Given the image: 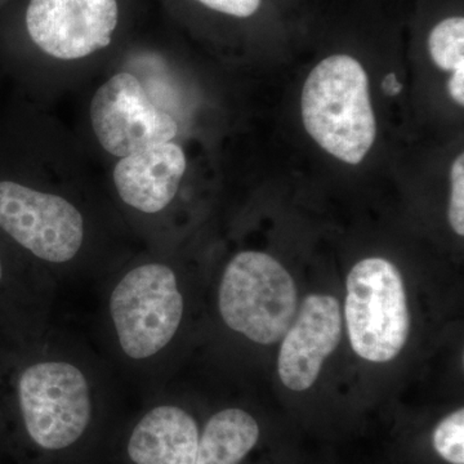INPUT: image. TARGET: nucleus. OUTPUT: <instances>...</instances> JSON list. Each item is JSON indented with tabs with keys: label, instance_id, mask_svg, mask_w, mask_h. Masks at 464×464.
<instances>
[{
	"label": "nucleus",
	"instance_id": "1",
	"mask_svg": "<svg viewBox=\"0 0 464 464\" xmlns=\"http://www.w3.org/2000/svg\"><path fill=\"white\" fill-rule=\"evenodd\" d=\"M121 386L105 357L53 325L27 346H0V420L44 453L81 444Z\"/></svg>",
	"mask_w": 464,
	"mask_h": 464
},
{
	"label": "nucleus",
	"instance_id": "2",
	"mask_svg": "<svg viewBox=\"0 0 464 464\" xmlns=\"http://www.w3.org/2000/svg\"><path fill=\"white\" fill-rule=\"evenodd\" d=\"M99 289L102 356L121 383L148 398L159 391L188 311L179 273L167 262L145 259L109 275Z\"/></svg>",
	"mask_w": 464,
	"mask_h": 464
},
{
	"label": "nucleus",
	"instance_id": "3",
	"mask_svg": "<svg viewBox=\"0 0 464 464\" xmlns=\"http://www.w3.org/2000/svg\"><path fill=\"white\" fill-rule=\"evenodd\" d=\"M0 235L56 288L84 257L87 218L65 197L5 179L0 181Z\"/></svg>",
	"mask_w": 464,
	"mask_h": 464
},
{
	"label": "nucleus",
	"instance_id": "4",
	"mask_svg": "<svg viewBox=\"0 0 464 464\" xmlns=\"http://www.w3.org/2000/svg\"><path fill=\"white\" fill-rule=\"evenodd\" d=\"M302 119L308 134L333 157L359 164L377 136L364 67L347 54L323 60L302 91Z\"/></svg>",
	"mask_w": 464,
	"mask_h": 464
},
{
	"label": "nucleus",
	"instance_id": "5",
	"mask_svg": "<svg viewBox=\"0 0 464 464\" xmlns=\"http://www.w3.org/2000/svg\"><path fill=\"white\" fill-rule=\"evenodd\" d=\"M217 310L230 331L256 343H276L295 320L297 288L288 271L271 256L241 252L221 275Z\"/></svg>",
	"mask_w": 464,
	"mask_h": 464
},
{
	"label": "nucleus",
	"instance_id": "6",
	"mask_svg": "<svg viewBox=\"0 0 464 464\" xmlns=\"http://www.w3.org/2000/svg\"><path fill=\"white\" fill-rule=\"evenodd\" d=\"M344 302L348 337L353 351L372 362L395 359L411 329L404 280L384 258H365L347 277Z\"/></svg>",
	"mask_w": 464,
	"mask_h": 464
},
{
	"label": "nucleus",
	"instance_id": "7",
	"mask_svg": "<svg viewBox=\"0 0 464 464\" xmlns=\"http://www.w3.org/2000/svg\"><path fill=\"white\" fill-rule=\"evenodd\" d=\"M91 123L100 145L118 158L170 142L179 133L172 116L155 106L141 82L127 72L111 76L96 91Z\"/></svg>",
	"mask_w": 464,
	"mask_h": 464
},
{
	"label": "nucleus",
	"instance_id": "8",
	"mask_svg": "<svg viewBox=\"0 0 464 464\" xmlns=\"http://www.w3.org/2000/svg\"><path fill=\"white\" fill-rule=\"evenodd\" d=\"M118 17L116 0H30L25 25L39 50L69 61L109 47Z\"/></svg>",
	"mask_w": 464,
	"mask_h": 464
},
{
	"label": "nucleus",
	"instance_id": "9",
	"mask_svg": "<svg viewBox=\"0 0 464 464\" xmlns=\"http://www.w3.org/2000/svg\"><path fill=\"white\" fill-rule=\"evenodd\" d=\"M341 335L342 315L337 298L308 295L280 348L279 375L284 386L298 392L310 389L326 357L340 344Z\"/></svg>",
	"mask_w": 464,
	"mask_h": 464
},
{
	"label": "nucleus",
	"instance_id": "10",
	"mask_svg": "<svg viewBox=\"0 0 464 464\" xmlns=\"http://www.w3.org/2000/svg\"><path fill=\"white\" fill-rule=\"evenodd\" d=\"M56 292L41 275L11 261L0 246V346L41 340L53 325Z\"/></svg>",
	"mask_w": 464,
	"mask_h": 464
},
{
	"label": "nucleus",
	"instance_id": "11",
	"mask_svg": "<svg viewBox=\"0 0 464 464\" xmlns=\"http://www.w3.org/2000/svg\"><path fill=\"white\" fill-rule=\"evenodd\" d=\"M186 167L185 152L177 143L150 146L116 164V192L137 215H160L177 197Z\"/></svg>",
	"mask_w": 464,
	"mask_h": 464
},
{
	"label": "nucleus",
	"instance_id": "12",
	"mask_svg": "<svg viewBox=\"0 0 464 464\" xmlns=\"http://www.w3.org/2000/svg\"><path fill=\"white\" fill-rule=\"evenodd\" d=\"M199 439L197 420L182 406L149 402L128 436L125 451L133 464H195Z\"/></svg>",
	"mask_w": 464,
	"mask_h": 464
},
{
	"label": "nucleus",
	"instance_id": "13",
	"mask_svg": "<svg viewBox=\"0 0 464 464\" xmlns=\"http://www.w3.org/2000/svg\"><path fill=\"white\" fill-rule=\"evenodd\" d=\"M258 439V423L252 415L243 409H222L200 433L195 464H240Z\"/></svg>",
	"mask_w": 464,
	"mask_h": 464
},
{
	"label": "nucleus",
	"instance_id": "14",
	"mask_svg": "<svg viewBox=\"0 0 464 464\" xmlns=\"http://www.w3.org/2000/svg\"><path fill=\"white\" fill-rule=\"evenodd\" d=\"M429 51L435 65L445 72L464 66V18H447L433 27Z\"/></svg>",
	"mask_w": 464,
	"mask_h": 464
},
{
	"label": "nucleus",
	"instance_id": "15",
	"mask_svg": "<svg viewBox=\"0 0 464 464\" xmlns=\"http://www.w3.org/2000/svg\"><path fill=\"white\" fill-rule=\"evenodd\" d=\"M433 448L442 459L464 464V411L445 417L433 432Z\"/></svg>",
	"mask_w": 464,
	"mask_h": 464
},
{
	"label": "nucleus",
	"instance_id": "16",
	"mask_svg": "<svg viewBox=\"0 0 464 464\" xmlns=\"http://www.w3.org/2000/svg\"><path fill=\"white\" fill-rule=\"evenodd\" d=\"M451 195L449 203V222L456 234L464 235V155L454 160L450 170Z\"/></svg>",
	"mask_w": 464,
	"mask_h": 464
},
{
	"label": "nucleus",
	"instance_id": "17",
	"mask_svg": "<svg viewBox=\"0 0 464 464\" xmlns=\"http://www.w3.org/2000/svg\"><path fill=\"white\" fill-rule=\"evenodd\" d=\"M206 7L235 17H250L261 7L262 0H197Z\"/></svg>",
	"mask_w": 464,
	"mask_h": 464
},
{
	"label": "nucleus",
	"instance_id": "18",
	"mask_svg": "<svg viewBox=\"0 0 464 464\" xmlns=\"http://www.w3.org/2000/svg\"><path fill=\"white\" fill-rule=\"evenodd\" d=\"M449 79L448 90L451 99L456 101L458 105H464V66L454 70Z\"/></svg>",
	"mask_w": 464,
	"mask_h": 464
},
{
	"label": "nucleus",
	"instance_id": "19",
	"mask_svg": "<svg viewBox=\"0 0 464 464\" xmlns=\"http://www.w3.org/2000/svg\"><path fill=\"white\" fill-rule=\"evenodd\" d=\"M382 90L387 96H398L402 90V84L400 83L393 72H390L389 75L384 76L383 82H382Z\"/></svg>",
	"mask_w": 464,
	"mask_h": 464
},
{
	"label": "nucleus",
	"instance_id": "20",
	"mask_svg": "<svg viewBox=\"0 0 464 464\" xmlns=\"http://www.w3.org/2000/svg\"><path fill=\"white\" fill-rule=\"evenodd\" d=\"M0 2H2V0H0Z\"/></svg>",
	"mask_w": 464,
	"mask_h": 464
}]
</instances>
